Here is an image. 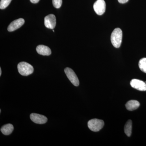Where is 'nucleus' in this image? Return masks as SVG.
<instances>
[{
	"label": "nucleus",
	"mask_w": 146,
	"mask_h": 146,
	"mask_svg": "<svg viewBox=\"0 0 146 146\" xmlns=\"http://www.w3.org/2000/svg\"><path fill=\"white\" fill-rule=\"evenodd\" d=\"M122 36V31L120 28L115 29L112 32L111 35V42L115 48H119L121 44Z\"/></svg>",
	"instance_id": "f257e3e1"
},
{
	"label": "nucleus",
	"mask_w": 146,
	"mask_h": 146,
	"mask_svg": "<svg viewBox=\"0 0 146 146\" xmlns=\"http://www.w3.org/2000/svg\"><path fill=\"white\" fill-rule=\"evenodd\" d=\"M18 72L21 75L28 76L33 72L34 68L30 64L26 62H20L18 65Z\"/></svg>",
	"instance_id": "f03ea898"
},
{
	"label": "nucleus",
	"mask_w": 146,
	"mask_h": 146,
	"mask_svg": "<svg viewBox=\"0 0 146 146\" xmlns=\"http://www.w3.org/2000/svg\"><path fill=\"white\" fill-rule=\"evenodd\" d=\"M104 123L103 120L97 119H92L88 122V126L90 130L97 132L101 129L104 126Z\"/></svg>",
	"instance_id": "7ed1b4c3"
},
{
	"label": "nucleus",
	"mask_w": 146,
	"mask_h": 146,
	"mask_svg": "<svg viewBox=\"0 0 146 146\" xmlns=\"http://www.w3.org/2000/svg\"><path fill=\"white\" fill-rule=\"evenodd\" d=\"M65 74L73 85L77 86L79 85V81L75 73L71 68H67L64 70Z\"/></svg>",
	"instance_id": "20e7f679"
},
{
	"label": "nucleus",
	"mask_w": 146,
	"mask_h": 146,
	"mask_svg": "<svg viewBox=\"0 0 146 146\" xmlns=\"http://www.w3.org/2000/svg\"><path fill=\"white\" fill-rule=\"evenodd\" d=\"M106 4L104 0H97L94 3V9L96 13L98 15H103L105 12Z\"/></svg>",
	"instance_id": "39448f33"
},
{
	"label": "nucleus",
	"mask_w": 146,
	"mask_h": 146,
	"mask_svg": "<svg viewBox=\"0 0 146 146\" xmlns=\"http://www.w3.org/2000/svg\"><path fill=\"white\" fill-rule=\"evenodd\" d=\"M44 24L48 29H54L56 25V19L54 14H50L46 16L44 18Z\"/></svg>",
	"instance_id": "423d86ee"
},
{
	"label": "nucleus",
	"mask_w": 146,
	"mask_h": 146,
	"mask_svg": "<svg viewBox=\"0 0 146 146\" xmlns=\"http://www.w3.org/2000/svg\"><path fill=\"white\" fill-rule=\"evenodd\" d=\"M130 83L131 86L134 89L140 91H146V83L142 80L133 79Z\"/></svg>",
	"instance_id": "0eeeda50"
},
{
	"label": "nucleus",
	"mask_w": 146,
	"mask_h": 146,
	"mask_svg": "<svg viewBox=\"0 0 146 146\" xmlns=\"http://www.w3.org/2000/svg\"><path fill=\"white\" fill-rule=\"evenodd\" d=\"M31 119L33 122L39 124H43L47 122L48 119L46 117L43 115H39L36 113H32L30 115Z\"/></svg>",
	"instance_id": "6e6552de"
},
{
	"label": "nucleus",
	"mask_w": 146,
	"mask_h": 146,
	"mask_svg": "<svg viewBox=\"0 0 146 146\" xmlns=\"http://www.w3.org/2000/svg\"><path fill=\"white\" fill-rule=\"evenodd\" d=\"M25 21L23 18H19L11 23L9 25L7 30L9 31L12 32L21 27L25 23Z\"/></svg>",
	"instance_id": "1a4fd4ad"
},
{
	"label": "nucleus",
	"mask_w": 146,
	"mask_h": 146,
	"mask_svg": "<svg viewBox=\"0 0 146 146\" xmlns=\"http://www.w3.org/2000/svg\"><path fill=\"white\" fill-rule=\"evenodd\" d=\"M36 51L39 54L43 56H49L51 54V50L48 47L40 45L36 48Z\"/></svg>",
	"instance_id": "9d476101"
},
{
	"label": "nucleus",
	"mask_w": 146,
	"mask_h": 146,
	"mask_svg": "<svg viewBox=\"0 0 146 146\" xmlns=\"http://www.w3.org/2000/svg\"><path fill=\"white\" fill-rule=\"evenodd\" d=\"M140 103L135 100H131L127 103L125 105L126 108L129 111H133L138 108L140 106Z\"/></svg>",
	"instance_id": "9b49d317"
},
{
	"label": "nucleus",
	"mask_w": 146,
	"mask_h": 146,
	"mask_svg": "<svg viewBox=\"0 0 146 146\" xmlns=\"http://www.w3.org/2000/svg\"><path fill=\"white\" fill-rule=\"evenodd\" d=\"M14 127L11 124L5 125L1 128V131L3 134L5 135H10L13 131Z\"/></svg>",
	"instance_id": "f8f14e48"
},
{
	"label": "nucleus",
	"mask_w": 146,
	"mask_h": 146,
	"mask_svg": "<svg viewBox=\"0 0 146 146\" xmlns=\"http://www.w3.org/2000/svg\"><path fill=\"white\" fill-rule=\"evenodd\" d=\"M132 121L131 120H129L126 123L124 127L125 133L127 136L130 137L132 131Z\"/></svg>",
	"instance_id": "ddd939ff"
},
{
	"label": "nucleus",
	"mask_w": 146,
	"mask_h": 146,
	"mask_svg": "<svg viewBox=\"0 0 146 146\" xmlns=\"http://www.w3.org/2000/svg\"><path fill=\"white\" fill-rule=\"evenodd\" d=\"M139 67L140 70L144 73H146V58H144L140 60L139 62Z\"/></svg>",
	"instance_id": "4468645a"
},
{
	"label": "nucleus",
	"mask_w": 146,
	"mask_h": 146,
	"mask_svg": "<svg viewBox=\"0 0 146 146\" xmlns=\"http://www.w3.org/2000/svg\"><path fill=\"white\" fill-rule=\"evenodd\" d=\"M12 0H1L0 2V9H4L8 6Z\"/></svg>",
	"instance_id": "2eb2a0df"
},
{
	"label": "nucleus",
	"mask_w": 146,
	"mask_h": 146,
	"mask_svg": "<svg viewBox=\"0 0 146 146\" xmlns=\"http://www.w3.org/2000/svg\"><path fill=\"white\" fill-rule=\"evenodd\" d=\"M53 5L56 8H60L62 4V0H52Z\"/></svg>",
	"instance_id": "dca6fc26"
},
{
	"label": "nucleus",
	"mask_w": 146,
	"mask_h": 146,
	"mask_svg": "<svg viewBox=\"0 0 146 146\" xmlns=\"http://www.w3.org/2000/svg\"><path fill=\"white\" fill-rule=\"evenodd\" d=\"M129 0H118V2L120 3L124 4L127 3Z\"/></svg>",
	"instance_id": "f3484780"
},
{
	"label": "nucleus",
	"mask_w": 146,
	"mask_h": 146,
	"mask_svg": "<svg viewBox=\"0 0 146 146\" xmlns=\"http://www.w3.org/2000/svg\"><path fill=\"white\" fill-rule=\"evenodd\" d=\"M33 3H36L39 2V0H30Z\"/></svg>",
	"instance_id": "a211bd4d"
},
{
	"label": "nucleus",
	"mask_w": 146,
	"mask_h": 146,
	"mask_svg": "<svg viewBox=\"0 0 146 146\" xmlns=\"http://www.w3.org/2000/svg\"><path fill=\"white\" fill-rule=\"evenodd\" d=\"M1 74H2L1 69V68H0V76H1Z\"/></svg>",
	"instance_id": "6ab92c4d"
},
{
	"label": "nucleus",
	"mask_w": 146,
	"mask_h": 146,
	"mask_svg": "<svg viewBox=\"0 0 146 146\" xmlns=\"http://www.w3.org/2000/svg\"><path fill=\"white\" fill-rule=\"evenodd\" d=\"M52 31H53V32H54V30H52Z\"/></svg>",
	"instance_id": "aec40b11"
}]
</instances>
